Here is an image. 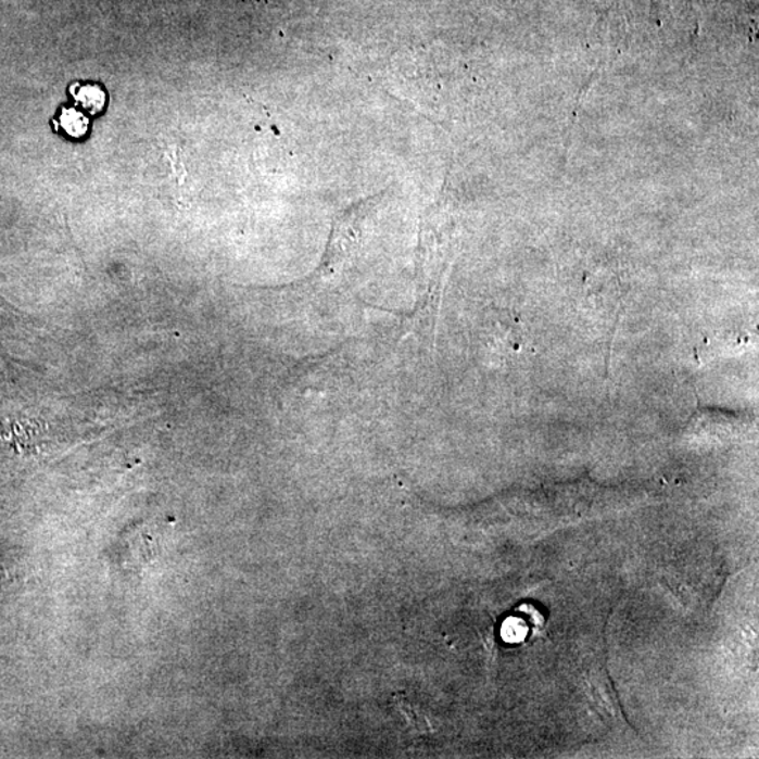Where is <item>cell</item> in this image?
<instances>
[{
	"mask_svg": "<svg viewBox=\"0 0 759 759\" xmlns=\"http://www.w3.org/2000/svg\"><path fill=\"white\" fill-rule=\"evenodd\" d=\"M74 98L76 103L88 110L92 114H97L104 107L106 103V94L99 86L86 85V86H75L73 88Z\"/></svg>",
	"mask_w": 759,
	"mask_h": 759,
	"instance_id": "1",
	"label": "cell"
},
{
	"mask_svg": "<svg viewBox=\"0 0 759 759\" xmlns=\"http://www.w3.org/2000/svg\"><path fill=\"white\" fill-rule=\"evenodd\" d=\"M60 123L71 137L79 138L88 131V118L83 113L76 112L75 109H65L61 114Z\"/></svg>",
	"mask_w": 759,
	"mask_h": 759,
	"instance_id": "2",
	"label": "cell"
}]
</instances>
